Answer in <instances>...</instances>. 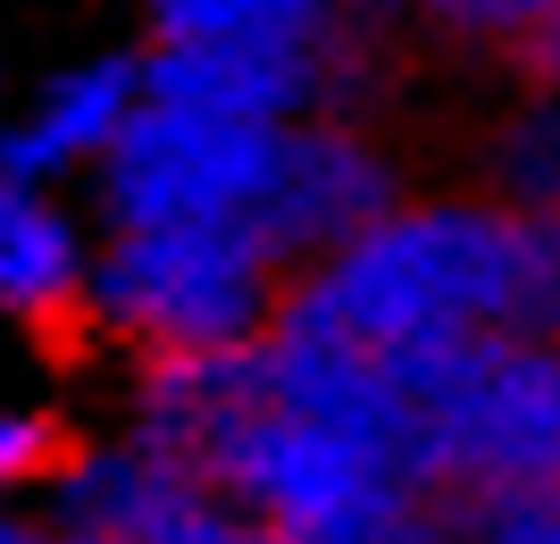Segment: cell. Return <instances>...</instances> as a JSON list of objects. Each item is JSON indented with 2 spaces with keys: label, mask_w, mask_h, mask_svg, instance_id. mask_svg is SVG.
Segmentation results:
<instances>
[{
  "label": "cell",
  "mask_w": 560,
  "mask_h": 544,
  "mask_svg": "<svg viewBox=\"0 0 560 544\" xmlns=\"http://www.w3.org/2000/svg\"><path fill=\"white\" fill-rule=\"evenodd\" d=\"M135 436L185 452L277 544H452V486L394 360L318 327L142 369Z\"/></svg>",
  "instance_id": "cell-1"
},
{
  "label": "cell",
  "mask_w": 560,
  "mask_h": 544,
  "mask_svg": "<svg viewBox=\"0 0 560 544\" xmlns=\"http://www.w3.org/2000/svg\"><path fill=\"white\" fill-rule=\"evenodd\" d=\"M277 319L376 360L511 335V201H401L335 261L302 268Z\"/></svg>",
  "instance_id": "cell-2"
},
{
  "label": "cell",
  "mask_w": 560,
  "mask_h": 544,
  "mask_svg": "<svg viewBox=\"0 0 560 544\" xmlns=\"http://www.w3.org/2000/svg\"><path fill=\"white\" fill-rule=\"evenodd\" d=\"M284 293V261L259 227H109L84 319L151 360H185L259 344Z\"/></svg>",
  "instance_id": "cell-3"
},
{
  "label": "cell",
  "mask_w": 560,
  "mask_h": 544,
  "mask_svg": "<svg viewBox=\"0 0 560 544\" xmlns=\"http://www.w3.org/2000/svg\"><path fill=\"white\" fill-rule=\"evenodd\" d=\"M419 403L427 452L452 495L468 486H552L560 495V344L477 335L427 360H394Z\"/></svg>",
  "instance_id": "cell-4"
},
{
  "label": "cell",
  "mask_w": 560,
  "mask_h": 544,
  "mask_svg": "<svg viewBox=\"0 0 560 544\" xmlns=\"http://www.w3.org/2000/svg\"><path fill=\"white\" fill-rule=\"evenodd\" d=\"M284 126L142 101V118L93 167L101 227H259Z\"/></svg>",
  "instance_id": "cell-5"
},
{
  "label": "cell",
  "mask_w": 560,
  "mask_h": 544,
  "mask_svg": "<svg viewBox=\"0 0 560 544\" xmlns=\"http://www.w3.org/2000/svg\"><path fill=\"white\" fill-rule=\"evenodd\" d=\"M385 210H401V176L360 126L343 118H293L277 135L268 167V201H259V235L284 268H318L343 243H360Z\"/></svg>",
  "instance_id": "cell-6"
},
{
  "label": "cell",
  "mask_w": 560,
  "mask_h": 544,
  "mask_svg": "<svg viewBox=\"0 0 560 544\" xmlns=\"http://www.w3.org/2000/svg\"><path fill=\"white\" fill-rule=\"evenodd\" d=\"M43 495H50V520L84 528L101 544H160L185 520H201L218 502V486L192 470L185 452L151 444V436H126V444L75 452Z\"/></svg>",
  "instance_id": "cell-7"
},
{
  "label": "cell",
  "mask_w": 560,
  "mask_h": 544,
  "mask_svg": "<svg viewBox=\"0 0 560 544\" xmlns=\"http://www.w3.org/2000/svg\"><path fill=\"white\" fill-rule=\"evenodd\" d=\"M142 101H151V76H142V59H117V50L43 76V93L25 101V118L0 142L9 185L50 193L59 176H75V167H101L117 151V135L142 118Z\"/></svg>",
  "instance_id": "cell-8"
},
{
  "label": "cell",
  "mask_w": 560,
  "mask_h": 544,
  "mask_svg": "<svg viewBox=\"0 0 560 544\" xmlns=\"http://www.w3.org/2000/svg\"><path fill=\"white\" fill-rule=\"evenodd\" d=\"M151 43L252 50L327 93L343 59V0H151Z\"/></svg>",
  "instance_id": "cell-9"
},
{
  "label": "cell",
  "mask_w": 560,
  "mask_h": 544,
  "mask_svg": "<svg viewBox=\"0 0 560 544\" xmlns=\"http://www.w3.org/2000/svg\"><path fill=\"white\" fill-rule=\"evenodd\" d=\"M93 268L101 252L59 210V193L9 185V201H0V302H9V319L68 327L75 310H93Z\"/></svg>",
  "instance_id": "cell-10"
},
{
  "label": "cell",
  "mask_w": 560,
  "mask_h": 544,
  "mask_svg": "<svg viewBox=\"0 0 560 544\" xmlns=\"http://www.w3.org/2000/svg\"><path fill=\"white\" fill-rule=\"evenodd\" d=\"M493 201H511V210H560V93L527 84L502 135H493Z\"/></svg>",
  "instance_id": "cell-11"
},
{
  "label": "cell",
  "mask_w": 560,
  "mask_h": 544,
  "mask_svg": "<svg viewBox=\"0 0 560 544\" xmlns=\"http://www.w3.org/2000/svg\"><path fill=\"white\" fill-rule=\"evenodd\" d=\"M511 335L560 344V210H511Z\"/></svg>",
  "instance_id": "cell-12"
},
{
  "label": "cell",
  "mask_w": 560,
  "mask_h": 544,
  "mask_svg": "<svg viewBox=\"0 0 560 544\" xmlns=\"http://www.w3.org/2000/svg\"><path fill=\"white\" fill-rule=\"evenodd\" d=\"M452 544H560L552 486H468L452 495Z\"/></svg>",
  "instance_id": "cell-13"
},
{
  "label": "cell",
  "mask_w": 560,
  "mask_h": 544,
  "mask_svg": "<svg viewBox=\"0 0 560 544\" xmlns=\"http://www.w3.org/2000/svg\"><path fill=\"white\" fill-rule=\"evenodd\" d=\"M68 461H75L68 427L50 419V410H9V427H0V470H9V486H50Z\"/></svg>",
  "instance_id": "cell-14"
},
{
  "label": "cell",
  "mask_w": 560,
  "mask_h": 544,
  "mask_svg": "<svg viewBox=\"0 0 560 544\" xmlns=\"http://www.w3.org/2000/svg\"><path fill=\"white\" fill-rule=\"evenodd\" d=\"M419 9L452 34H477V43H527L560 0H419Z\"/></svg>",
  "instance_id": "cell-15"
},
{
  "label": "cell",
  "mask_w": 560,
  "mask_h": 544,
  "mask_svg": "<svg viewBox=\"0 0 560 544\" xmlns=\"http://www.w3.org/2000/svg\"><path fill=\"white\" fill-rule=\"evenodd\" d=\"M160 544H277V536H268L259 520H243V511H234V502L218 495L210 511H201V520H185L176 536H160Z\"/></svg>",
  "instance_id": "cell-16"
},
{
  "label": "cell",
  "mask_w": 560,
  "mask_h": 544,
  "mask_svg": "<svg viewBox=\"0 0 560 544\" xmlns=\"http://www.w3.org/2000/svg\"><path fill=\"white\" fill-rule=\"evenodd\" d=\"M518 59H527V84L560 93V9H552L544 25H536V34H527V43H518Z\"/></svg>",
  "instance_id": "cell-17"
},
{
  "label": "cell",
  "mask_w": 560,
  "mask_h": 544,
  "mask_svg": "<svg viewBox=\"0 0 560 544\" xmlns=\"http://www.w3.org/2000/svg\"><path fill=\"white\" fill-rule=\"evenodd\" d=\"M9 544H101V536H84L68 520H25V528H9Z\"/></svg>",
  "instance_id": "cell-18"
}]
</instances>
